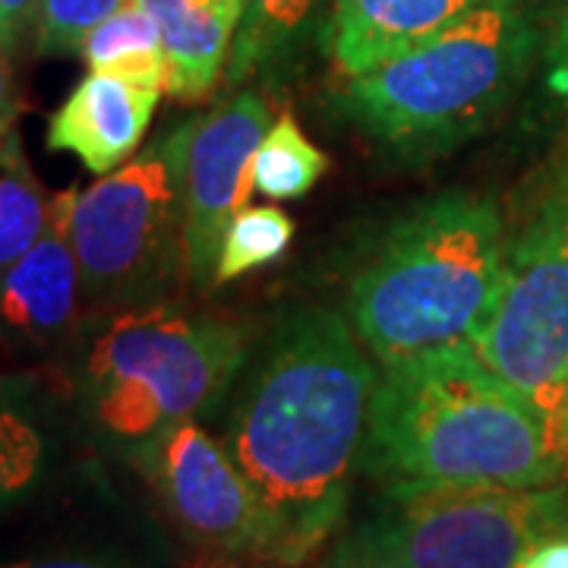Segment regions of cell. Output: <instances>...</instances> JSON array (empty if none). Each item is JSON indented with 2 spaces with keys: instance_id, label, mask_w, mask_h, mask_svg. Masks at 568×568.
<instances>
[{
  "instance_id": "21",
  "label": "cell",
  "mask_w": 568,
  "mask_h": 568,
  "mask_svg": "<svg viewBox=\"0 0 568 568\" xmlns=\"http://www.w3.org/2000/svg\"><path fill=\"white\" fill-rule=\"evenodd\" d=\"M44 439L22 414L0 407V508L17 503L39 484Z\"/></svg>"
},
{
  "instance_id": "5",
  "label": "cell",
  "mask_w": 568,
  "mask_h": 568,
  "mask_svg": "<svg viewBox=\"0 0 568 568\" xmlns=\"http://www.w3.org/2000/svg\"><path fill=\"white\" fill-rule=\"evenodd\" d=\"M246 361L234 323L171 304L130 306L99 325L82 357V392L95 424L140 446L212 410Z\"/></svg>"
},
{
  "instance_id": "13",
  "label": "cell",
  "mask_w": 568,
  "mask_h": 568,
  "mask_svg": "<svg viewBox=\"0 0 568 568\" xmlns=\"http://www.w3.org/2000/svg\"><path fill=\"white\" fill-rule=\"evenodd\" d=\"M480 0H335L328 51L345 77L392 61L462 20Z\"/></svg>"
},
{
  "instance_id": "27",
  "label": "cell",
  "mask_w": 568,
  "mask_h": 568,
  "mask_svg": "<svg viewBox=\"0 0 568 568\" xmlns=\"http://www.w3.org/2000/svg\"><path fill=\"white\" fill-rule=\"evenodd\" d=\"M0 568H108L92 559H80V556H54V559H22V562H7Z\"/></svg>"
},
{
  "instance_id": "25",
  "label": "cell",
  "mask_w": 568,
  "mask_h": 568,
  "mask_svg": "<svg viewBox=\"0 0 568 568\" xmlns=\"http://www.w3.org/2000/svg\"><path fill=\"white\" fill-rule=\"evenodd\" d=\"M518 568H568V528L544 537L525 552Z\"/></svg>"
},
{
  "instance_id": "8",
  "label": "cell",
  "mask_w": 568,
  "mask_h": 568,
  "mask_svg": "<svg viewBox=\"0 0 568 568\" xmlns=\"http://www.w3.org/2000/svg\"><path fill=\"white\" fill-rule=\"evenodd\" d=\"M568 528V489L426 484L386 489L351 534L388 568H518L534 544Z\"/></svg>"
},
{
  "instance_id": "3",
  "label": "cell",
  "mask_w": 568,
  "mask_h": 568,
  "mask_svg": "<svg viewBox=\"0 0 568 568\" xmlns=\"http://www.w3.org/2000/svg\"><path fill=\"white\" fill-rule=\"evenodd\" d=\"M506 227L489 196L443 193L386 227L354 272L347 313L379 366L477 345L503 291Z\"/></svg>"
},
{
  "instance_id": "24",
  "label": "cell",
  "mask_w": 568,
  "mask_h": 568,
  "mask_svg": "<svg viewBox=\"0 0 568 568\" xmlns=\"http://www.w3.org/2000/svg\"><path fill=\"white\" fill-rule=\"evenodd\" d=\"M320 568H388L383 559H376L369 549L354 537V534H345V537H338L332 549L325 552L323 566Z\"/></svg>"
},
{
  "instance_id": "26",
  "label": "cell",
  "mask_w": 568,
  "mask_h": 568,
  "mask_svg": "<svg viewBox=\"0 0 568 568\" xmlns=\"http://www.w3.org/2000/svg\"><path fill=\"white\" fill-rule=\"evenodd\" d=\"M17 121V85L10 70V51L0 44V140L13 130Z\"/></svg>"
},
{
  "instance_id": "28",
  "label": "cell",
  "mask_w": 568,
  "mask_h": 568,
  "mask_svg": "<svg viewBox=\"0 0 568 568\" xmlns=\"http://www.w3.org/2000/svg\"><path fill=\"white\" fill-rule=\"evenodd\" d=\"M246 568H287V566H275V562H253V566Z\"/></svg>"
},
{
  "instance_id": "9",
  "label": "cell",
  "mask_w": 568,
  "mask_h": 568,
  "mask_svg": "<svg viewBox=\"0 0 568 568\" xmlns=\"http://www.w3.org/2000/svg\"><path fill=\"white\" fill-rule=\"evenodd\" d=\"M130 458L183 537L209 562H272L275 528L231 452L196 420L130 446Z\"/></svg>"
},
{
  "instance_id": "14",
  "label": "cell",
  "mask_w": 568,
  "mask_h": 568,
  "mask_svg": "<svg viewBox=\"0 0 568 568\" xmlns=\"http://www.w3.org/2000/svg\"><path fill=\"white\" fill-rule=\"evenodd\" d=\"M155 20L168 54V95L203 102L219 85L244 0H136Z\"/></svg>"
},
{
  "instance_id": "20",
  "label": "cell",
  "mask_w": 568,
  "mask_h": 568,
  "mask_svg": "<svg viewBox=\"0 0 568 568\" xmlns=\"http://www.w3.org/2000/svg\"><path fill=\"white\" fill-rule=\"evenodd\" d=\"M130 0H39L36 10V51L44 58L80 54L82 41L95 26L114 17Z\"/></svg>"
},
{
  "instance_id": "17",
  "label": "cell",
  "mask_w": 568,
  "mask_h": 568,
  "mask_svg": "<svg viewBox=\"0 0 568 568\" xmlns=\"http://www.w3.org/2000/svg\"><path fill=\"white\" fill-rule=\"evenodd\" d=\"M323 0H244L241 26L227 54V85L244 82L265 63L278 61L313 20Z\"/></svg>"
},
{
  "instance_id": "19",
  "label": "cell",
  "mask_w": 568,
  "mask_h": 568,
  "mask_svg": "<svg viewBox=\"0 0 568 568\" xmlns=\"http://www.w3.org/2000/svg\"><path fill=\"white\" fill-rule=\"evenodd\" d=\"M294 241V219L278 205H244L222 237V253L215 265V282L227 284L253 268L282 260Z\"/></svg>"
},
{
  "instance_id": "6",
  "label": "cell",
  "mask_w": 568,
  "mask_h": 568,
  "mask_svg": "<svg viewBox=\"0 0 568 568\" xmlns=\"http://www.w3.org/2000/svg\"><path fill=\"white\" fill-rule=\"evenodd\" d=\"M190 121L142 155L77 190L70 244L82 297L102 306L155 304L183 265V152Z\"/></svg>"
},
{
  "instance_id": "15",
  "label": "cell",
  "mask_w": 568,
  "mask_h": 568,
  "mask_svg": "<svg viewBox=\"0 0 568 568\" xmlns=\"http://www.w3.org/2000/svg\"><path fill=\"white\" fill-rule=\"evenodd\" d=\"M80 58L89 63V70L126 77L168 92V54L162 32L136 0H130L114 17L89 32Z\"/></svg>"
},
{
  "instance_id": "7",
  "label": "cell",
  "mask_w": 568,
  "mask_h": 568,
  "mask_svg": "<svg viewBox=\"0 0 568 568\" xmlns=\"http://www.w3.org/2000/svg\"><path fill=\"white\" fill-rule=\"evenodd\" d=\"M474 347L566 436L568 149L549 168L525 222L506 241L503 291Z\"/></svg>"
},
{
  "instance_id": "18",
  "label": "cell",
  "mask_w": 568,
  "mask_h": 568,
  "mask_svg": "<svg viewBox=\"0 0 568 568\" xmlns=\"http://www.w3.org/2000/svg\"><path fill=\"white\" fill-rule=\"evenodd\" d=\"M325 168H328V159L306 140L294 114L284 111L282 118L268 126V133L253 155L250 181H253V190L268 200H301L320 183Z\"/></svg>"
},
{
  "instance_id": "11",
  "label": "cell",
  "mask_w": 568,
  "mask_h": 568,
  "mask_svg": "<svg viewBox=\"0 0 568 568\" xmlns=\"http://www.w3.org/2000/svg\"><path fill=\"white\" fill-rule=\"evenodd\" d=\"M77 190L51 203V222L20 260L0 268V335L17 345H44L73 323L82 275L70 244V209Z\"/></svg>"
},
{
  "instance_id": "12",
  "label": "cell",
  "mask_w": 568,
  "mask_h": 568,
  "mask_svg": "<svg viewBox=\"0 0 568 568\" xmlns=\"http://www.w3.org/2000/svg\"><path fill=\"white\" fill-rule=\"evenodd\" d=\"M162 89L89 70L48 123V149L73 152L92 174L126 164L159 108Z\"/></svg>"
},
{
  "instance_id": "1",
  "label": "cell",
  "mask_w": 568,
  "mask_h": 568,
  "mask_svg": "<svg viewBox=\"0 0 568 568\" xmlns=\"http://www.w3.org/2000/svg\"><path fill=\"white\" fill-rule=\"evenodd\" d=\"M373 386L376 366L332 310L297 306L268 335L224 448L272 518L275 566H304L342 528Z\"/></svg>"
},
{
  "instance_id": "29",
  "label": "cell",
  "mask_w": 568,
  "mask_h": 568,
  "mask_svg": "<svg viewBox=\"0 0 568 568\" xmlns=\"http://www.w3.org/2000/svg\"><path fill=\"white\" fill-rule=\"evenodd\" d=\"M566 443H568V410H566Z\"/></svg>"
},
{
  "instance_id": "10",
  "label": "cell",
  "mask_w": 568,
  "mask_h": 568,
  "mask_svg": "<svg viewBox=\"0 0 568 568\" xmlns=\"http://www.w3.org/2000/svg\"><path fill=\"white\" fill-rule=\"evenodd\" d=\"M268 108L256 92H237L190 121L183 152V268L200 291L215 282L227 222L250 205V164L268 133Z\"/></svg>"
},
{
  "instance_id": "4",
  "label": "cell",
  "mask_w": 568,
  "mask_h": 568,
  "mask_svg": "<svg viewBox=\"0 0 568 568\" xmlns=\"http://www.w3.org/2000/svg\"><path fill=\"white\" fill-rule=\"evenodd\" d=\"M537 51L530 0H480L405 54L347 77L342 111L402 159H436L477 136L518 92Z\"/></svg>"
},
{
  "instance_id": "30",
  "label": "cell",
  "mask_w": 568,
  "mask_h": 568,
  "mask_svg": "<svg viewBox=\"0 0 568 568\" xmlns=\"http://www.w3.org/2000/svg\"><path fill=\"white\" fill-rule=\"evenodd\" d=\"M566 477H568V467H566Z\"/></svg>"
},
{
  "instance_id": "23",
  "label": "cell",
  "mask_w": 568,
  "mask_h": 568,
  "mask_svg": "<svg viewBox=\"0 0 568 568\" xmlns=\"http://www.w3.org/2000/svg\"><path fill=\"white\" fill-rule=\"evenodd\" d=\"M547 82L556 95L568 99V0L547 44Z\"/></svg>"
},
{
  "instance_id": "22",
  "label": "cell",
  "mask_w": 568,
  "mask_h": 568,
  "mask_svg": "<svg viewBox=\"0 0 568 568\" xmlns=\"http://www.w3.org/2000/svg\"><path fill=\"white\" fill-rule=\"evenodd\" d=\"M36 10H39V0H0V44L10 54L36 29Z\"/></svg>"
},
{
  "instance_id": "16",
  "label": "cell",
  "mask_w": 568,
  "mask_h": 568,
  "mask_svg": "<svg viewBox=\"0 0 568 568\" xmlns=\"http://www.w3.org/2000/svg\"><path fill=\"white\" fill-rule=\"evenodd\" d=\"M51 203L54 196L44 193L13 126L0 140V268L20 260L44 234Z\"/></svg>"
},
{
  "instance_id": "2",
  "label": "cell",
  "mask_w": 568,
  "mask_h": 568,
  "mask_svg": "<svg viewBox=\"0 0 568 568\" xmlns=\"http://www.w3.org/2000/svg\"><path fill=\"white\" fill-rule=\"evenodd\" d=\"M361 467L386 489L549 487L566 477L568 446L477 347L455 345L376 369Z\"/></svg>"
}]
</instances>
